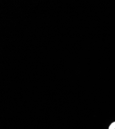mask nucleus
<instances>
[{"label": "nucleus", "instance_id": "f257e3e1", "mask_svg": "<svg viewBox=\"0 0 115 129\" xmlns=\"http://www.w3.org/2000/svg\"><path fill=\"white\" fill-rule=\"evenodd\" d=\"M108 129H115V121L112 122L109 125Z\"/></svg>", "mask_w": 115, "mask_h": 129}]
</instances>
